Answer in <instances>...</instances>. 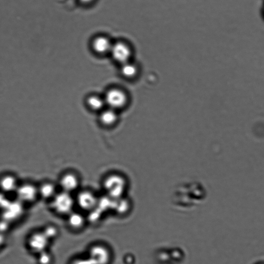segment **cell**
<instances>
[{"instance_id":"obj_6","label":"cell","mask_w":264,"mask_h":264,"mask_svg":"<svg viewBox=\"0 0 264 264\" xmlns=\"http://www.w3.org/2000/svg\"><path fill=\"white\" fill-rule=\"evenodd\" d=\"M50 243V239L43 230L34 231L29 235L27 245L29 250L37 255L47 250Z\"/></svg>"},{"instance_id":"obj_18","label":"cell","mask_w":264,"mask_h":264,"mask_svg":"<svg viewBox=\"0 0 264 264\" xmlns=\"http://www.w3.org/2000/svg\"><path fill=\"white\" fill-rule=\"evenodd\" d=\"M81 2L84 3H89L92 2L93 0H81Z\"/></svg>"},{"instance_id":"obj_17","label":"cell","mask_w":264,"mask_h":264,"mask_svg":"<svg viewBox=\"0 0 264 264\" xmlns=\"http://www.w3.org/2000/svg\"><path fill=\"white\" fill-rule=\"evenodd\" d=\"M5 242V236L1 232H0V250H1L4 246Z\"/></svg>"},{"instance_id":"obj_8","label":"cell","mask_w":264,"mask_h":264,"mask_svg":"<svg viewBox=\"0 0 264 264\" xmlns=\"http://www.w3.org/2000/svg\"><path fill=\"white\" fill-rule=\"evenodd\" d=\"M20 181L17 176L10 172L0 175V193L4 194H15Z\"/></svg>"},{"instance_id":"obj_7","label":"cell","mask_w":264,"mask_h":264,"mask_svg":"<svg viewBox=\"0 0 264 264\" xmlns=\"http://www.w3.org/2000/svg\"><path fill=\"white\" fill-rule=\"evenodd\" d=\"M76 204L84 211H92L97 207L99 198L96 193L89 189H80L76 193Z\"/></svg>"},{"instance_id":"obj_12","label":"cell","mask_w":264,"mask_h":264,"mask_svg":"<svg viewBox=\"0 0 264 264\" xmlns=\"http://www.w3.org/2000/svg\"><path fill=\"white\" fill-rule=\"evenodd\" d=\"M113 46L111 40L107 37L101 36L96 37L92 42L94 51L98 54L110 53Z\"/></svg>"},{"instance_id":"obj_4","label":"cell","mask_w":264,"mask_h":264,"mask_svg":"<svg viewBox=\"0 0 264 264\" xmlns=\"http://www.w3.org/2000/svg\"><path fill=\"white\" fill-rule=\"evenodd\" d=\"M106 107L119 112L126 108L129 99L125 91L119 88H112L106 93L103 97Z\"/></svg>"},{"instance_id":"obj_5","label":"cell","mask_w":264,"mask_h":264,"mask_svg":"<svg viewBox=\"0 0 264 264\" xmlns=\"http://www.w3.org/2000/svg\"><path fill=\"white\" fill-rule=\"evenodd\" d=\"M81 178L79 173L73 170L64 171L58 180L60 191L73 194L80 189Z\"/></svg>"},{"instance_id":"obj_1","label":"cell","mask_w":264,"mask_h":264,"mask_svg":"<svg viewBox=\"0 0 264 264\" xmlns=\"http://www.w3.org/2000/svg\"><path fill=\"white\" fill-rule=\"evenodd\" d=\"M102 186L105 195L113 200H116L126 196L129 182L127 178L121 173L111 172L103 179Z\"/></svg>"},{"instance_id":"obj_9","label":"cell","mask_w":264,"mask_h":264,"mask_svg":"<svg viewBox=\"0 0 264 264\" xmlns=\"http://www.w3.org/2000/svg\"><path fill=\"white\" fill-rule=\"evenodd\" d=\"M110 53L114 61L122 65L130 61L132 51L127 44L118 41L113 44Z\"/></svg>"},{"instance_id":"obj_16","label":"cell","mask_w":264,"mask_h":264,"mask_svg":"<svg viewBox=\"0 0 264 264\" xmlns=\"http://www.w3.org/2000/svg\"><path fill=\"white\" fill-rule=\"evenodd\" d=\"M38 264H51L52 262V256L48 250L44 251L37 255Z\"/></svg>"},{"instance_id":"obj_19","label":"cell","mask_w":264,"mask_h":264,"mask_svg":"<svg viewBox=\"0 0 264 264\" xmlns=\"http://www.w3.org/2000/svg\"></svg>"},{"instance_id":"obj_13","label":"cell","mask_w":264,"mask_h":264,"mask_svg":"<svg viewBox=\"0 0 264 264\" xmlns=\"http://www.w3.org/2000/svg\"><path fill=\"white\" fill-rule=\"evenodd\" d=\"M85 104L90 111L97 114L106 107L104 97L96 95L88 96L86 99Z\"/></svg>"},{"instance_id":"obj_15","label":"cell","mask_w":264,"mask_h":264,"mask_svg":"<svg viewBox=\"0 0 264 264\" xmlns=\"http://www.w3.org/2000/svg\"><path fill=\"white\" fill-rule=\"evenodd\" d=\"M120 72L124 77L133 78L137 74L138 68L136 65L130 61L121 65Z\"/></svg>"},{"instance_id":"obj_14","label":"cell","mask_w":264,"mask_h":264,"mask_svg":"<svg viewBox=\"0 0 264 264\" xmlns=\"http://www.w3.org/2000/svg\"><path fill=\"white\" fill-rule=\"evenodd\" d=\"M91 259L97 264H106L109 260L108 251L102 246H95L91 250Z\"/></svg>"},{"instance_id":"obj_3","label":"cell","mask_w":264,"mask_h":264,"mask_svg":"<svg viewBox=\"0 0 264 264\" xmlns=\"http://www.w3.org/2000/svg\"><path fill=\"white\" fill-rule=\"evenodd\" d=\"M49 203L52 210L59 214H69L76 205L73 194L60 190Z\"/></svg>"},{"instance_id":"obj_11","label":"cell","mask_w":264,"mask_h":264,"mask_svg":"<svg viewBox=\"0 0 264 264\" xmlns=\"http://www.w3.org/2000/svg\"><path fill=\"white\" fill-rule=\"evenodd\" d=\"M39 199L50 201L60 191L59 186L51 180H44L38 184Z\"/></svg>"},{"instance_id":"obj_10","label":"cell","mask_w":264,"mask_h":264,"mask_svg":"<svg viewBox=\"0 0 264 264\" xmlns=\"http://www.w3.org/2000/svg\"><path fill=\"white\" fill-rule=\"evenodd\" d=\"M119 120V112L108 107L98 114V123L104 129L114 128L118 125Z\"/></svg>"},{"instance_id":"obj_2","label":"cell","mask_w":264,"mask_h":264,"mask_svg":"<svg viewBox=\"0 0 264 264\" xmlns=\"http://www.w3.org/2000/svg\"><path fill=\"white\" fill-rule=\"evenodd\" d=\"M16 201L22 204H32L39 199L38 184L31 181L20 182L14 194Z\"/></svg>"}]
</instances>
